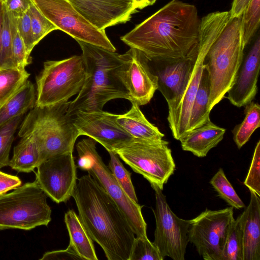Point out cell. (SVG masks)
Listing matches in <instances>:
<instances>
[{
    "instance_id": "cell-41",
    "label": "cell",
    "mask_w": 260,
    "mask_h": 260,
    "mask_svg": "<svg viewBox=\"0 0 260 260\" xmlns=\"http://www.w3.org/2000/svg\"><path fill=\"white\" fill-rule=\"evenodd\" d=\"M31 3V0H4L6 10L17 18L28 10Z\"/></svg>"
},
{
    "instance_id": "cell-30",
    "label": "cell",
    "mask_w": 260,
    "mask_h": 260,
    "mask_svg": "<svg viewBox=\"0 0 260 260\" xmlns=\"http://www.w3.org/2000/svg\"><path fill=\"white\" fill-rule=\"evenodd\" d=\"M260 0H251L241 17L242 45L245 48L259 27Z\"/></svg>"
},
{
    "instance_id": "cell-7",
    "label": "cell",
    "mask_w": 260,
    "mask_h": 260,
    "mask_svg": "<svg viewBox=\"0 0 260 260\" xmlns=\"http://www.w3.org/2000/svg\"><path fill=\"white\" fill-rule=\"evenodd\" d=\"M47 197L36 180L1 195L0 230L47 226L51 220V209Z\"/></svg>"
},
{
    "instance_id": "cell-47",
    "label": "cell",
    "mask_w": 260,
    "mask_h": 260,
    "mask_svg": "<svg viewBox=\"0 0 260 260\" xmlns=\"http://www.w3.org/2000/svg\"><path fill=\"white\" fill-rule=\"evenodd\" d=\"M118 1H127V2H133V0H118Z\"/></svg>"
},
{
    "instance_id": "cell-5",
    "label": "cell",
    "mask_w": 260,
    "mask_h": 260,
    "mask_svg": "<svg viewBox=\"0 0 260 260\" xmlns=\"http://www.w3.org/2000/svg\"><path fill=\"white\" fill-rule=\"evenodd\" d=\"M69 102L35 106L20 125L19 137L31 134L36 138L40 150L41 163L73 152L75 142L80 136L68 112Z\"/></svg>"
},
{
    "instance_id": "cell-36",
    "label": "cell",
    "mask_w": 260,
    "mask_h": 260,
    "mask_svg": "<svg viewBox=\"0 0 260 260\" xmlns=\"http://www.w3.org/2000/svg\"><path fill=\"white\" fill-rule=\"evenodd\" d=\"M158 248L147 237H136L128 260H163Z\"/></svg>"
},
{
    "instance_id": "cell-19",
    "label": "cell",
    "mask_w": 260,
    "mask_h": 260,
    "mask_svg": "<svg viewBox=\"0 0 260 260\" xmlns=\"http://www.w3.org/2000/svg\"><path fill=\"white\" fill-rule=\"evenodd\" d=\"M197 47L186 57L177 59H147L152 72L157 78V90L161 93L167 103L178 95L184 85L192 68Z\"/></svg>"
},
{
    "instance_id": "cell-16",
    "label": "cell",
    "mask_w": 260,
    "mask_h": 260,
    "mask_svg": "<svg viewBox=\"0 0 260 260\" xmlns=\"http://www.w3.org/2000/svg\"><path fill=\"white\" fill-rule=\"evenodd\" d=\"M72 116L79 136L84 135L93 139L108 152L113 151L134 139L117 123L116 114L103 110L78 111Z\"/></svg>"
},
{
    "instance_id": "cell-39",
    "label": "cell",
    "mask_w": 260,
    "mask_h": 260,
    "mask_svg": "<svg viewBox=\"0 0 260 260\" xmlns=\"http://www.w3.org/2000/svg\"><path fill=\"white\" fill-rule=\"evenodd\" d=\"M17 27L24 45L26 55L30 57V53L35 45L34 42L29 10L17 18Z\"/></svg>"
},
{
    "instance_id": "cell-42",
    "label": "cell",
    "mask_w": 260,
    "mask_h": 260,
    "mask_svg": "<svg viewBox=\"0 0 260 260\" xmlns=\"http://www.w3.org/2000/svg\"><path fill=\"white\" fill-rule=\"evenodd\" d=\"M21 185V181L18 177L0 171V196Z\"/></svg>"
},
{
    "instance_id": "cell-28",
    "label": "cell",
    "mask_w": 260,
    "mask_h": 260,
    "mask_svg": "<svg viewBox=\"0 0 260 260\" xmlns=\"http://www.w3.org/2000/svg\"><path fill=\"white\" fill-rule=\"evenodd\" d=\"M244 114V120L233 130L234 141L239 149L249 141L254 131L260 126L259 105L252 101L245 106Z\"/></svg>"
},
{
    "instance_id": "cell-3",
    "label": "cell",
    "mask_w": 260,
    "mask_h": 260,
    "mask_svg": "<svg viewBox=\"0 0 260 260\" xmlns=\"http://www.w3.org/2000/svg\"><path fill=\"white\" fill-rule=\"evenodd\" d=\"M82 50L86 76L76 98L69 101L68 112L103 110L109 101L129 100L127 91L117 73L121 64L120 54L81 41H76Z\"/></svg>"
},
{
    "instance_id": "cell-13",
    "label": "cell",
    "mask_w": 260,
    "mask_h": 260,
    "mask_svg": "<svg viewBox=\"0 0 260 260\" xmlns=\"http://www.w3.org/2000/svg\"><path fill=\"white\" fill-rule=\"evenodd\" d=\"M155 191V208L153 213L156 221L153 243L164 259L168 256L174 260H184L188 240L190 220L178 217L169 207L162 190L150 184Z\"/></svg>"
},
{
    "instance_id": "cell-22",
    "label": "cell",
    "mask_w": 260,
    "mask_h": 260,
    "mask_svg": "<svg viewBox=\"0 0 260 260\" xmlns=\"http://www.w3.org/2000/svg\"><path fill=\"white\" fill-rule=\"evenodd\" d=\"M131 109L123 114H116V121L126 133L136 139L160 140L162 134L145 117L137 104L132 102Z\"/></svg>"
},
{
    "instance_id": "cell-10",
    "label": "cell",
    "mask_w": 260,
    "mask_h": 260,
    "mask_svg": "<svg viewBox=\"0 0 260 260\" xmlns=\"http://www.w3.org/2000/svg\"><path fill=\"white\" fill-rule=\"evenodd\" d=\"M168 144L169 142L163 139H133L113 152L150 184L156 185L162 190L176 168Z\"/></svg>"
},
{
    "instance_id": "cell-4",
    "label": "cell",
    "mask_w": 260,
    "mask_h": 260,
    "mask_svg": "<svg viewBox=\"0 0 260 260\" xmlns=\"http://www.w3.org/2000/svg\"><path fill=\"white\" fill-rule=\"evenodd\" d=\"M230 17L229 11H217L208 14L201 20L198 44L189 76L178 95L168 103L169 125L173 137L177 140L188 132L191 110L201 79L206 54Z\"/></svg>"
},
{
    "instance_id": "cell-29",
    "label": "cell",
    "mask_w": 260,
    "mask_h": 260,
    "mask_svg": "<svg viewBox=\"0 0 260 260\" xmlns=\"http://www.w3.org/2000/svg\"><path fill=\"white\" fill-rule=\"evenodd\" d=\"M243 214L232 222L224 245L222 260H243Z\"/></svg>"
},
{
    "instance_id": "cell-9",
    "label": "cell",
    "mask_w": 260,
    "mask_h": 260,
    "mask_svg": "<svg viewBox=\"0 0 260 260\" xmlns=\"http://www.w3.org/2000/svg\"><path fill=\"white\" fill-rule=\"evenodd\" d=\"M96 141L89 138L78 142L76 147L77 167L86 171L106 190L126 217L136 237H146L147 224L142 213L143 206L125 192L104 162L96 148Z\"/></svg>"
},
{
    "instance_id": "cell-21",
    "label": "cell",
    "mask_w": 260,
    "mask_h": 260,
    "mask_svg": "<svg viewBox=\"0 0 260 260\" xmlns=\"http://www.w3.org/2000/svg\"><path fill=\"white\" fill-rule=\"evenodd\" d=\"M225 133V129L216 125L210 119L202 125L186 133L179 141L183 150L203 157L221 141Z\"/></svg>"
},
{
    "instance_id": "cell-38",
    "label": "cell",
    "mask_w": 260,
    "mask_h": 260,
    "mask_svg": "<svg viewBox=\"0 0 260 260\" xmlns=\"http://www.w3.org/2000/svg\"><path fill=\"white\" fill-rule=\"evenodd\" d=\"M244 184L250 190L260 197V141L254 149L249 171Z\"/></svg>"
},
{
    "instance_id": "cell-17",
    "label": "cell",
    "mask_w": 260,
    "mask_h": 260,
    "mask_svg": "<svg viewBox=\"0 0 260 260\" xmlns=\"http://www.w3.org/2000/svg\"><path fill=\"white\" fill-rule=\"evenodd\" d=\"M87 21L100 30L125 23L137 11L133 2L118 0H68Z\"/></svg>"
},
{
    "instance_id": "cell-35",
    "label": "cell",
    "mask_w": 260,
    "mask_h": 260,
    "mask_svg": "<svg viewBox=\"0 0 260 260\" xmlns=\"http://www.w3.org/2000/svg\"><path fill=\"white\" fill-rule=\"evenodd\" d=\"M28 10L34 42L36 46L48 34L58 28L44 16L32 2Z\"/></svg>"
},
{
    "instance_id": "cell-15",
    "label": "cell",
    "mask_w": 260,
    "mask_h": 260,
    "mask_svg": "<svg viewBox=\"0 0 260 260\" xmlns=\"http://www.w3.org/2000/svg\"><path fill=\"white\" fill-rule=\"evenodd\" d=\"M120 57L121 62L117 73L127 91L128 101L139 106L146 105L157 90V78L152 72L147 58L138 50L131 48Z\"/></svg>"
},
{
    "instance_id": "cell-23",
    "label": "cell",
    "mask_w": 260,
    "mask_h": 260,
    "mask_svg": "<svg viewBox=\"0 0 260 260\" xmlns=\"http://www.w3.org/2000/svg\"><path fill=\"white\" fill-rule=\"evenodd\" d=\"M64 222L73 245L82 260H98L93 241L74 210L64 214Z\"/></svg>"
},
{
    "instance_id": "cell-46",
    "label": "cell",
    "mask_w": 260,
    "mask_h": 260,
    "mask_svg": "<svg viewBox=\"0 0 260 260\" xmlns=\"http://www.w3.org/2000/svg\"><path fill=\"white\" fill-rule=\"evenodd\" d=\"M156 0H146L148 6L153 5Z\"/></svg>"
},
{
    "instance_id": "cell-34",
    "label": "cell",
    "mask_w": 260,
    "mask_h": 260,
    "mask_svg": "<svg viewBox=\"0 0 260 260\" xmlns=\"http://www.w3.org/2000/svg\"><path fill=\"white\" fill-rule=\"evenodd\" d=\"M7 12L12 37L13 64L15 67L25 68L30 63L31 57L27 56L23 42L19 33L17 18L11 13Z\"/></svg>"
},
{
    "instance_id": "cell-31",
    "label": "cell",
    "mask_w": 260,
    "mask_h": 260,
    "mask_svg": "<svg viewBox=\"0 0 260 260\" xmlns=\"http://www.w3.org/2000/svg\"><path fill=\"white\" fill-rule=\"evenodd\" d=\"M218 196L233 208L239 209L245 205L226 177L223 170L220 168L210 181Z\"/></svg>"
},
{
    "instance_id": "cell-44",
    "label": "cell",
    "mask_w": 260,
    "mask_h": 260,
    "mask_svg": "<svg viewBox=\"0 0 260 260\" xmlns=\"http://www.w3.org/2000/svg\"><path fill=\"white\" fill-rule=\"evenodd\" d=\"M5 6L4 0H0V53L2 33L4 19Z\"/></svg>"
},
{
    "instance_id": "cell-32",
    "label": "cell",
    "mask_w": 260,
    "mask_h": 260,
    "mask_svg": "<svg viewBox=\"0 0 260 260\" xmlns=\"http://www.w3.org/2000/svg\"><path fill=\"white\" fill-rule=\"evenodd\" d=\"M108 152L110 159L108 167L127 195L133 201L138 203V198L132 181L131 173L125 169L117 154L113 151Z\"/></svg>"
},
{
    "instance_id": "cell-45",
    "label": "cell",
    "mask_w": 260,
    "mask_h": 260,
    "mask_svg": "<svg viewBox=\"0 0 260 260\" xmlns=\"http://www.w3.org/2000/svg\"><path fill=\"white\" fill-rule=\"evenodd\" d=\"M133 2L137 9H141L148 6L146 0H133Z\"/></svg>"
},
{
    "instance_id": "cell-27",
    "label": "cell",
    "mask_w": 260,
    "mask_h": 260,
    "mask_svg": "<svg viewBox=\"0 0 260 260\" xmlns=\"http://www.w3.org/2000/svg\"><path fill=\"white\" fill-rule=\"evenodd\" d=\"M29 76L25 68H0V107L20 89Z\"/></svg>"
},
{
    "instance_id": "cell-8",
    "label": "cell",
    "mask_w": 260,
    "mask_h": 260,
    "mask_svg": "<svg viewBox=\"0 0 260 260\" xmlns=\"http://www.w3.org/2000/svg\"><path fill=\"white\" fill-rule=\"evenodd\" d=\"M86 76L82 55L60 60H47L36 77L35 106H47L68 102L81 89Z\"/></svg>"
},
{
    "instance_id": "cell-24",
    "label": "cell",
    "mask_w": 260,
    "mask_h": 260,
    "mask_svg": "<svg viewBox=\"0 0 260 260\" xmlns=\"http://www.w3.org/2000/svg\"><path fill=\"white\" fill-rule=\"evenodd\" d=\"M41 162L40 150L35 137L29 134L21 137L14 148L13 155L9 166L18 172L29 173L34 171Z\"/></svg>"
},
{
    "instance_id": "cell-37",
    "label": "cell",
    "mask_w": 260,
    "mask_h": 260,
    "mask_svg": "<svg viewBox=\"0 0 260 260\" xmlns=\"http://www.w3.org/2000/svg\"><path fill=\"white\" fill-rule=\"evenodd\" d=\"M15 67L13 64L12 37L8 14L5 8L1 37L0 68Z\"/></svg>"
},
{
    "instance_id": "cell-25",
    "label": "cell",
    "mask_w": 260,
    "mask_h": 260,
    "mask_svg": "<svg viewBox=\"0 0 260 260\" xmlns=\"http://www.w3.org/2000/svg\"><path fill=\"white\" fill-rule=\"evenodd\" d=\"M36 100L34 85L27 80L15 94L0 107V126L17 116L23 115L35 106Z\"/></svg>"
},
{
    "instance_id": "cell-18",
    "label": "cell",
    "mask_w": 260,
    "mask_h": 260,
    "mask_svg": "<svg viewBox=\"0 0 260 260\" xmlns=\"http://www.w3.org/2000/svg\"><path fill=\"white\" fill-rule=\"evenodd\" d=\"M260 68V38L255 40L243 57L234 82L227 92L226 98L237 107L245 106L254 99L257 92Z\"/></svg>"
},
{
    "instance_id": "cell-20",
    "label": "cell",
    "mask_w": 260,
    "mask_h": 260,
    "mask_svg": "<svg viewBox=\"0 0 260 260\" xmlns=\"http://www.w3.org/2000/svg\"><path fill=\"white\" fill-rule=\"evenodd\" d=\"M250 199L243 214V260H260V199L250 190Z\"/></svg>"
},
{
    "instance_id": "cell-11",
    "label": "cell",
    "mask_w": 260,
    "mask_h": 260,
    "mask_svg": "<svg viewBox=\"0 0 260 260\" xmlns=\"http://www.w3.org/2000/svg\"><path fill=\"white\" fill-rule=\"evenodd\" d=\"M232 207L218 210L206 209L190 220L188 240L206 260H222L231 225L234 220Z\"/></svg>"
},
{
    "instance_id": "cell-40",
    "label": "cell",
    "mask_w": 260,
    "mask_h": 260,
    "mask_svg": "<svg viewBox=\"0 0 260 260\" xmlns=\"http://www.w3.org/2000/svg\"><path fill=\"white\" fill-rule=\"evenodd\" d=\"M82 260L78 254L72 244L69 243L68 247L64 250H54L45 252L40 260Z\"/></svg>"
},
{
    "instance_id": "cell-12",
    "label": "cell",
    "mask_w": 260,
    "mask_h": 260,
    "mask_svg": "<svg viewBox=\"0 0 260 260\" xmlns=\"http://www.w3.org/2000/svg\"><path fill=\"white\" fill-rule=\"evenodd\" d=\"M38 9L58 28L76 41L89 43L111 51L116 48L105 30L93 26L68 0H31Z\"/></svg>"
},
{
    "instance_id": "cell-26",
    "label": "cell",
    "mask_w": 260,
    "mask_h": 260,
    "mask_svg": "<svg viewBox=\"0 0 260 260\" xmlns=\"http://www.w3.org/2000/svg\"><path fill=\"white\" fill-rule=\"evenodd\" d=\"M210 85L208 73L204 67L199 88L191 110L188 132L196 128L210 119L208 102Z\"/></svg>"
},
{
    "instance_id": "cell-1",
    "label": "cell",
    "mask_w": 260,
    "mask_h": 260,
    "mask_svg": "<svg viewBox=\"0 0 260 260\" xmlns=\"http://www.w3.org/2000/svg\"><path fill=\"white\" fill-rule=\"evenodd\" d=\"M200 23L194 5L172 0L120 39L149 60L177 59L197 46Z\"/></svg>"
},
{
    "instance_id": "cell-2",
    "label": "cell",
    "mask_w": 260,
    "mask_h": 260,
    "mask_svg": "<svg viewBox=\"0 0 260 260\" xmlns=\"http://www.w3.org/2000/svg\"><path fill=\"white\" fill-rule=\"evenodd\" d=\"M77 180L72 197L89 236L108 260H128L136 237L126 217L90 174Z\"/></svg>"
},
{
    "instance_id": "cell-6",
    "label": "cell",
    "mask_w": 260,
    "mask_h": 260,
    "mask_svg": "<svg viewBox=\"0 0 260 260\" xmlns=\"http://www.w3.org/2000/svg\"><path fill=\"white\" fill-rule=\"evenodd\" d=\"M241 17L230 18L210 46L204 59L210 85V112L233 85L244 57Z\"/></svg>"
},
{
    "instance_id": "cell-14",
    "label": "cell",
    "mask_w": 260,
    "mask_h": 260,
    "mask_svg": "<svg viewBox=\"0 0 260 260\" xmlns=\"http://www.w3.org/2000/svg\"><path fill=\"white\" fill-rule=\"evenodd\" d=\"M77 166L73 152L49 158L37 167L36 181L52 201L67 202L77 183Z\"/></svg>"
},
{
    "instance_id": "cell-33",
    "label": "cell",
    "mask_w": 260,
    "mask_h": 260,
    "mask_svg": "<svg viewBox=\"0 0 260 260\" xmlns=\"http://www.w3.org/2000/svg\"><path fill=\"white\" fill-rule=\"evenodd\" d=\"M23 116H17L0 126V169L9 166V154L14 135Z\"/></svg>"
},
{
    "instance_id": "cell-43",
    "label": "cell",
    "mask_w": 260,
    "mask_h": 260,
    "mask_svg": "<svg viewBox=\"0 0 260 260\" xmlns=\"http://www.w3.org/2000/svg\"><path fill=\"white\" fill-rule=\"evenodd\" d=\"M251 0H233L231 10V18L240 17Z\"/></svg>"
}]
</instances>
